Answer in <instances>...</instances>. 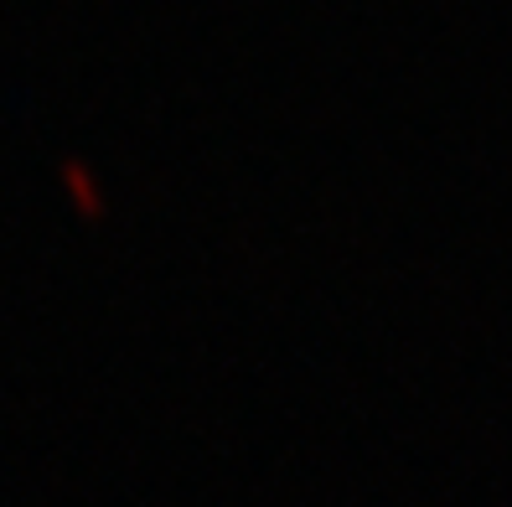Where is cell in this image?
<instances>
[{"label":"cell","mask_w":512,"mask_h":507,"mask_svg":"<svg viewBox=\"0 0 512 507\" xmlns=\"http://www.w3.org/2000/svg\"><path fill=\"white\" fill-rule=\"evenodd\" d=\"M63 176H68V187H73L88 207H99V187H94V176H88L78 161H63Z\"/></svg>","instance_id":"cell-1"}]
</instances>
